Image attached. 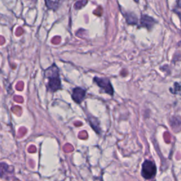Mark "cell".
Instances as JSON below:
<instances>
[{"label":"cell","mask_w":181,"mask_h":181,"mask_svg":"<svg viewBox=\"0 0 181 181\" xmlns=\"http://www.w3.org/2000/svg\"><path fill=\"white\" fill-rule=\"evenodd\" d=\"M45 77L48 79L47 88L50 92H55L56 90L61 89V80L59 74V69L55 64L45 71Z\"/></svg>","instance_id":"1"},{"label":"cell","mask_w":181,"mask_h":181,"mask_svg":"<svg viewBox=\"0 0 181 181\" xmlns=\"http://www.w3.org/2000/svg\"><path fill=\"white\" fill-rule=\"evenodd\" d=\"M156 166L153 161L147 160L143 163L142 167V176L145 179H151L155 176Z\"/></svg>","instance_id":"2"},{"label":"cell","mask_w":181,"mask_h":181,"mask_svg":"<svg viewBox=\"0 0 181 181\" xmlns=\"http://www.w3.org/2000/svg\"><path fill=\"white\" fill-rule=\"evenodd\" d=\"M93 82L101 88L103 92L108 93L110 96L113 95V87L112 86V84H111L110 80L108 79H107V78L94 77Z\"/></svg>","instance_id":"3"},{"label":"cell","mask_w":181,"mask_h":181,"mask_svg":"<svg viewBox=\"0 0 181 181\" xmlns=\"http://www.w3.org/2000/svg\"><path fill=\"white\" fill-rule=\"evenodd\" d=\"M71 96H72V99L77 104H81L85 98L86 90L80 88V87H77V88L73 89Z\"/></svg>","instance_id":"4"},{"label":"cell","mask_w":181,"mask_h":181,"mask_svg":"<svg viewBox=\"0 0 181 181\" xmlns=\"http://www.w3.org/2000/svg\"><path fill=\"white\" fill-rule=\"evenodd\" d=\"M155 23L156 21L153 18L147 15H142L141 18V26L146 27L148 29H150Z\"/></svg>","instance_id":"5"},{"label":"cell","mask_w":181,"mask_h":181,"mask_svg":"<svg viewBox=\"0 0 181 181\" xmlns=\"http://www.w3.org/2000/svg\"><path fill=\"white\" fill-rule=\"evenodd\" d=\"M6 172H10L9 166L5 163H0V177L4 178L7 173Z\"/></svg>","instance_id":"6"},{"label":"cell","mask_w":181,"mask_h":181,"mask_svg":"<svg viewBox=\"0 0 181 181\" xmlns=\"http://www.w3.org/2000/svg\"><path fill=\"white\" fill-rule=\"evenodd\" d=\"M126 20L129 24L135 25L137 23V18L134 14L130 13L126 14Z\"/></svg>","instance_id":"7"},{"label":"cell","mask_w":181,"mask_h":181,"mask_svg":"<svg viewBox=\"0 0 181 181\" xmlns=\"http://www.w3.org/2000/svg\"><path fill=\"white\" fill-rule=\"evenodd\" d=\"M90 124L91 125L92 128L94 129L95 131L97 133H100V127H99V123H96V122H98L97 118H95V117H89L88 118Z\"/></svg>","instance_id":"8"},{"label":"cell","mask_w":181,"mask_h":181,"mask_svg":"<svg viewBox=\"0 0 181 181\" xmlns=\"http://www.w3.org/2000/svg\"><path fill=\"white\" fill-rule=\"evenodd\" d=\"M45 4L47 7L50 9L55 11L59 7L60 1H45Z\"/></svg>","instance_id":"9"}]
</instances>
